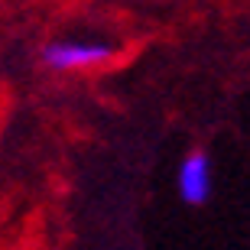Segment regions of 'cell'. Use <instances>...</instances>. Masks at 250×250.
I'll use <instances>...</instances> for the list:
<instances>
[{
  "label": "cell",
  "mask_w": 250,
  "mask_h": 250,
  "mask_svg": "<svg viewBox=\"0 0 250 250\" xmlns=\"http://www.w3.org/2000/svg\"><path fill=\"white\" fill-rule=\"evenodd\" d=\"M114 49L107 42H94V39H56L42 46V65L52 72H84V68H98V65L111 62Z\"/></svg>",
  "instance_id": "6da1fadb"
},
{
  "label": "cell",
  "mask_w": 250,
  "mask_h": 250,
  "mask_svg": "<svg viewBox=\"0 0 250 250\" xmlns=\"http://www.w3.org/2000/svg\"><path fill=\"white\" fill-rule=\"evenodd\" d=\"M211 186H214V172H211L208 153H202V149L186 153L182 163H179V169H176L179 198H182L186 205H192V208H198V205H205L208 198H211Z\"/></svg>",
  "instance_id": "7a4b0ae2"
}]
</instances>
